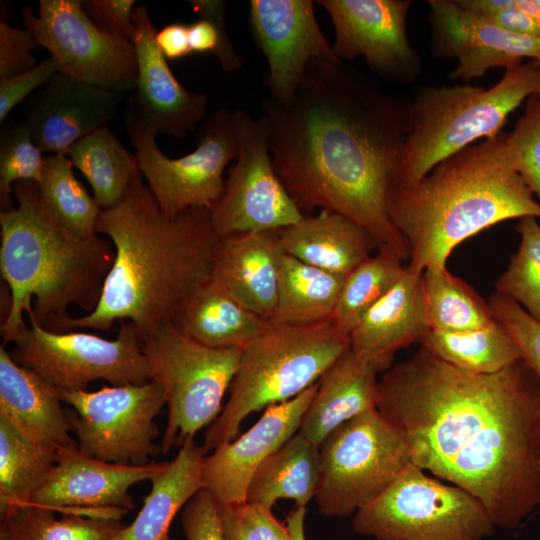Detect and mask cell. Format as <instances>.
Masks as SVG:
<instances>
[{
	"label": "cell",
	"mask_w": 540,
	"mask_h": 540,
	"mask_svg": "<svg viewBox=\"0 0 540 540\" xmlns=\"http://www.w3.org/2000/svg\"><path fill=\"white\" fill-rule=\"evenodd\" d=\"M376 408L412 463L477 498L494 526L515 529L540 506V374L523 359L473 374L420 345L383 372Z\"/></svg>",
	"instance_id": "obj_1"
},
{
	"label": "cell",
	"mask_w": 540,
	"mask_h": 540,
	"mask_svg": "<svg viewBox=\"0 0 540 540\" xmlns=\"http://www.w3.org/2000/svg\"><path fill=\"white\" fill-rule=\"evenodd\" d=\"M261 108L277 175L302 211L321 208L365 228L378 248H408L387 213L403 151L407 103L342 61L312 60L286 107Z\"/></svg>",
	"instance_id": "obj_2"
},
{
	"label": "cell",
	"mask_w": 540,
	"mask_h": 540,
	"mask_svg": "<svg viewBox=\"0 0 540 540\" xmlns=\"http://www.w3.org/2000/svg\"><path fill=\"white\" fill-rule=\"evenodd\" d=\"M95 231L109 237L115 249L100 301L91 313L68 317L57 333L107 331L115 321L128 320L142 343L173 324L186 300L210 279L220 240L209 209L165 217L140 170L123 198L101 210Z\"/></svg>",
	"instance_id": "obj_3"
},
{
	"label": "cell",
	"mask_w": 540,
	"mask_h": 540,
	"mask_svg": "<svg viewBox=\"0 0 540 540\" xmlns=\"http://www.w3.org/2000/svg\"><path fill=\"white\" fill-rule=\"evenodd\" d=\"M507 133L472 144L437 164L419 182L394 186L387 213L408 248V265L446 268L452 250L506 220L540 218V203L514 167Z\"/></svg>",
	"instance_id": "obj_4"
},
{
	"label": "cell",
	"mask_w": 540,
	"mask_h": 540,
	"mask_svg": "<svg viewBox=\"0 0 540 540\" xmlns=\"http://www.w3.org/2000/svg\"><path fill=\"white\" fill-rule=\"evenodd\" d=\"M16 207L0 212V271L10 290L1 325L4 344L26 326L24 313L57 333L70 306L94 311L115 259L111 241L97 234L82 238L63 225L44 204L36 182L13 185Z\"/></svg>",
	"instance_id": "obj_5"
},
{
	"label": "cell",
	"mask_w": 540,
	"mask_h": 540,
	"mask_svg": "<svg viewBox=\"0 0 540 540\" xmlns=\"http://www.w3.org/2000/svg\"><path fill=\"white\" fill-rule=\"evenodd\" d=\"M540 94V60L506 69L490 88L468 83L420 87L407 103L406 133L396 187L419 182L437 164L475 141L502 132L509 115Z\"/></svg>",
	"instance_id": "obj_6"
},
{
	"label": "cell",
	"mask_w": 540,
	"mask_h": 540,
	"mask_svg": "<svg viewBox=\"0 0 540 540\" xmlns=\"http://www.w3.org/2000/svg\"><path fill=\"white\" fill-rule=\"evenodd\" d=\"M349 348V338L331 320L306 326L270 323L243 348L229 400L205 433V453L234 440L251 413L291 400L316 384Z\"/></svg>",
	"instance_id": "obj_7"
},
{
	"label": "cell",
	"mask_w": 540,
	"mask_h": 540,
	"mask_svg": "<svg viewBox=\"0 0 540 540\" xmlns=\"http://www.w3.org/2000/svg\"><path fill=\"white\" fill-rule=\"evenodd\" d=\"M150 380L165 393L168 420L161 441L166 454L214 422L238 370L240 348H211L167 324L141 343Z\"/></svg>",
	"instance_id": "obj_8"
},
{
	"label": "cell",
	"mask_w": 540,
	"mask_h": 540,
	"mask_svg": "<svg viewBox=\"0 0 540 540\" xmlns=\"http://www.w3.org/2000/svg\"><path fill=\"white\" fill-rule=\"evenodd\" d=\"M353 528L376 540H483L495 526L477 498L412 463L356 512Z\"/></svg>",
	"instance_id": "obj_9"
},
{
	"label": "cell",
	"mask_w": 540,
	"mask_h": 540,
	"mask_svg": "<svg viewBox=\"0 0 540 540\" xmlns=\"http://www.w3.org/2000/svg\"><path fill=\"white\" fill-rule=\"evenodd\" d=\"M124 125L139 170L165 217L174 219L191 208L212 207L224 188L223 172L238 153L235 111L220 108L205 119L196 131L195 149L177 159L161 151L156 135L130 103Z\"/></svg>",
	"instance_id": "obj_10"
},
{
	"label": "cell",
	"mask_w": 540,
	"mask_h": 540,
	"mask_svg": "<svg viewBox=\"0 0 540 540\" xmlns=\"http://www.w3.org/2000/svg\"><path fill=\"white\" fill-rule=\"evenodd\" d=\"M319 452L321 481L315 498L326 516L357 512L412 464L405 439L376 407L335 428Z\"/></svg>",
	"instance_id": "obj_11"
},
{
	"label": "cell",
	"mask_w": 540,
	"mask_h": 540,
	"mask_svg": "<svg viewBox=\"0 0 540 540\" xmlns=\"http://www.w3.org/2000/svg\"><path fill=\"white\" fill-rule=\"evenodd\" d=\"M13 339L9 352L20 366L65 392L86 390L103 379L113 386L143 384L150 372L134 324L119 321L116 339L84 332L55 333L29 319Z\"/></svg>",
	"instance_id": "obj_12"
},
{
	"label": "cell",
	"mask_w": 540,
	"mask_h": 540,
	"mask_svg": "<svg viewBox=\"0 0 540 540\" xmlns=\"http://www.w3.org/2000/svg\"><path fill=\"white\" fill-rule=\"evenodd\" d=\"M61 400L77 412L68 419L85 454L109 463L144 465L161 451L154 443L159 434L154 419L166 404L159 383L65 392Z\"/></svg>",
	"instance_id": "obj_13"
},
{
	"label": "cell",
	"mask_w": 540,
	"mask_h": 540,
	"mask_svg": "<svg viewBox=\"0 0 540 540\" xmlns=\"http://www.w3.org/2000/svg\"><path fill=\"white\" fill-rule=\"evenodd\" d=\"M21 15L25 29L50 52L58 73L119 93L135 88L133 42L96 27L82 0H40L37 14L26 5Z\"/></svg>",
	"instance_id": "obj_14"
},
{
	"label": "cell",
	"mask_w": 540,
	"mask_h": 540,
	"mask_svg": "<svg viewBox=\"0 0 540 540\" xmlns=\"http://www.w3.org/2000/svg\"><path fill=\"white\" fill-rule=\"evenodd\" d=\"M238 153L224 188L209 209L220 238L280 230L304 217L277 175L269 147V130L261 116L236 110Z\"/></svg>",
	"instance_id": "obj_15"
},
{
	"label": "cell",
	"mask_w": 540,
	"mask_h": 540,
	"mask_svg": "<svg viewBox=\"0 0 540 540\" xmlns=\"http://www.w3.org/2000/svg\"><path fill=\"white\" fill-rule=\"evenodd\" d=\"M332 21L337 58L363 57L379 77L410 84L423 72V61L407 35L410 0H319Z\"/></svg>",
	"instance_id": "obj_16"
},
{
	"label": "cell",
	"mask_w": 540,
	"mask_h": 540,
	"mask_svg": "<svg viewBox=\"0 0 540 540\" xmlns=\"http://www.w3.org/2000/svg\"><path fill=\"white\" fill-rule=\"evenodd\" d=\"M312 0H251L252 38L267 60L264 83L281 106L292 101L312 60L340 61L322 33Z\"/></svg>",
	"instance_id": "obj_17"
},
{
	"label": "cell",
	"mask_w": 540,
	"mask_h": 540,
	"mask_svg": "<svg viewBox=\"0 0 540 540\" xmlns=\"http://www.w3.org/2000/svg\"><path fill=\"white\" fill-rule=\"evenodd\" d=\"M165 464L109 463L85 454L74 442L58 448V458L49 476L25 504L66 514L82 511L88 516L120 520L134 508L129 488L150 480Z\"/></svg>",
	"instance_id": "obj_18"
},
{
	"label": "cell",
	"mask_w": 540,
	"mask_h": 540,
	"mask_svg": "<svg viewBox=\"0 0 540 540\" xmlns=\"http://www.w3.org/2000/svg\"><path fill=\"white\" fill-rule=\"evenodd\" d=\"M431 51L438 59L456 58L450 79L465 83L489 70L524 59L540 60V38L515 34L465 10L456 0H429Z\"/></svg>",
	"instance_id": "obj_19"
},
{
	"label": "cell",
	"mask_w": 540,
	"mask_h": 540,
	"mask_svg": "<svg viewBox=\"0 0 540 540\" xmlns=\"http://www.w3.org/2000/svg\"><path fill=\"white\" fill-rule=\"evenodd\" d=\"M318 382L295 398L269 406L241 436L220 444L205 456L203 489L219 506L240 505L247 500L250 481L263 461L299 430Z\"/></svg>",
	"instance_id": "obj_20"
},
{
	"label": "cell",
	"mask_w": 540,
	"mask_h": 540,
	"mask_svg": "<svg viewBox=\"0 0 540 540\" xmlns=\"http://www.w3.org/2000/svg\"><path fill=\"white\" fill-rule=\"evenodd\" d=\"M137 79L129 102L155 135L185 139L207 115L208 98L185 89L155 41L156 30L145 5L133 10Z\"/></svg>",
	"instance_id": "obj_21"
},
{
	"label": "cell",
	"mask_w": 540,
	"mask_h": 540,
	"mask_svg": "<svg viewBox=\"0 0 540 540\" xmlns=\"http://www.w3.org/2000/svg\"><path fill=\"white\" fill-rule=\"evenodd\" d=\"M122 93L57 73L25 104V122L42 152L66 155L76 141L108 126Z\"/></svg>",
	"instance_id": "obj_22"
},
{
	"label": "cell",
	"mask_w": 540,
	"mask_h": 540,
	"mask_svg": "<svg viewBox=\"0 0 540 540\" xmlns=\"http://www.w3.org/2000/svg\"><path fill=\"white\" fill-rule=\"evenodd\" d=\"M284 253L278 230L220 238L210 278L244 308L270 321Z\"/></svg>",
	"instance_id": "obj_23"
},
{
	"label": "cell",
	"mask_w": 540,
	"mask_h": 540,
	"mask_svg": "<svg viewBox=\"0 0 540 540\" xmlns=\"http://www.w3.org/2000/svg\"><path fill=\"white\" fill-rule=\"evenodd\" d=\"M392 360L347 349L318 381L298 432L319 447L339 425L375 408L378 374L389 369Z\"/></svg>",
	"instance_id": "obj_24"
},
{
	"label": "cell",
	"mask_w": 540,
	"mask_h": 540,
	"mask_svg": "<svg viewBox=\"0 0 540 540\" xmlns=\"http://www.w3.org/2000/svg\"><path fill=\"white\" fill-rule=\"evenodd\" d=\"M431 331L423 272L408 264L395 284L361 317L349 335L350 348L370 357L393 358Z\"/></svg>",
	"instance_id": "obj_25"
},
{
	"label": "cell",
	"mask_w": 540,
	"mask_h": 540,
	"mask_svg": "<svg viewBox=\"0 0 540 540\" xmlns=\"http://www.w3.org/2000/svg\"><path fill=\"white\" fill-rule=\"evenodd\" d=\"M284 252L323 271L348 276L378 249L373 236L349 218L321 209L278 230Z\"/></svg>",
	"instance_id": "obj_26"
},
{
	"label": "cell",
	"mask_w": 540,
	"mask_h": 540,
	"mask_svg": "<svg viewBox=\"0 0 540 540\" xmlns=\"http://www.w3.org/2000/svg\"><path fill=\"white\" fill-rule=\"evenodd\" d=\"M60 393L0 348V414L33 440L55 447L74 443Z\"/></svg>",
	"instance_id": "obj_27"
},
{
	"label": "cell",
	"mask_w": 540,
	"mask_h": 540,
	"mask_svg": "<svg viewBox=\"0 0 540 540\" xmlns=\"http://www.w3.org/2000/svg\"><path fill=\"white\" fill-rule=\"evenodd\" d=\"M205 458L203 446L186 441L176 457L153 476L150 493L134 521L112 540H174L170 525L178 511L201 489Z\"/></svg>",
	"instance_id": "obj_28"
},
{
	"label": "cell",
	"mask_w": 540,
	"mask_h": 540,
	"mask_svg": "<svg viewBox=\"0 0 540 540\" xmlns=\"http://www.w3.org/2000/svg\"><path fill=\"white\" fill-rule=\"evenodd\" d=\"M270 323L244 308L210 278L186 300L173 325L205 346L243 349Z\"/></svg>",
	"instance_id": "obj_29"
},
{
	"label": "cell",
	"mask_w": 540,
	"mask_h": 540,
	"mask_svg": "<svg viewBox=\"0 0 540 540\" xmlns=\"http://www.w3.org/2000/svg\"><path fill=\"white\" fill-rule=\"evenodd\" d=\"M320 481L319 447L297 432L258 467L246 502L271 509L279 499H292L296 507H306L316 497Z\"/></svg>",
	"instance_id": "obj_30"
},
{
	"label": "cell",
	"mask_w": 540,
	"mask_h": 540,
	"mask_svg": "<svg viewBox=\"0 0 540 540\" xmlns=\"http://www.w3.org/2000/svg\"><path fill=\"white\" fill-rule=\"evenodd\" d=\"M345 278L284 253L277 303L270 322L306 326L331 320Z\"/></svg>",
	"instance_id": "obj_31"
},
{
	"label": "cell",
	"mask_w": 540,
	"mask_h": 540,
	"mask_svg": "<svg viewBox=\"0 0 540 540\" xmlns=\"http://www.w3.org/2000/svg\"><path fill=\"white\" fill-rule=\"evenodd\" d=\"M66 155L90 183L102 209L123 198L139 171L137 155L127 150L108 126L76 141Z\"/></svg>",
	"instance_id": "obj_32"
},
{
	"label": "cell",
	"mask_w": 540,
	"mask_h": 540,
	"mask_svg": "<svg viewBox=\"0 0 540 540\" xmlns=\"http://www.w3.org/2000/svg\"><path fill=\"white\" fill-rule=\"evenodd\" d=\"M58 448L33 440L0 414V512L30 501L56 464Z\"/></svg>",
	"instance_id": "obj_33"
},
{
	"label": "cell",
	"mask_w": 540,
	"mask_h": 540,
	"mask_svg": "<svg viewBox=\"0 0 540 540\" xmlns=\"http://www.w3.org/2000/svg\"><path fill=\"white\" fill-rule=\"evenodd\" d=\"M420 345L457 369L473 374L496 373L523 358L515 340L495 319L474 330L430 331Z\"/></svg>",
	"instance_id": "obj_34"
},
{
	"label": "cell",
	"mask_w": 540,
	"mask_h": 540,
	"mask_svg": "<svg viewBox=\"0 0 540 540\" xmlns=\"http://www.w3.org/2000/svg\"><path fill=\"white\" fill-rule=\"evenodd\" d=\"M31 504L10 506L0 512V540H112L125 525L119 520L66 514Z\"/></svg>",
	"instance_id": "obj_35"
},
{
	"label": "cell",
	"mask_w": 540,
	"mask_h": 540,
	"mask_svg": "<svg viewBox=\"0 0 540 540\" xmlns=\"http://www.w3.org/2000/svg\"><path fill=\"white\" fill-rule=\"evenodd\" d=\"M423 291L431 331H468L494 321L488 302L447 267L424 270Z\"/></svg>",
	"instance_id": "obj_36"
},
{
	"label": "cell",
	"mask_w": 540,
	"mask_h": 540,
	"mask_svg": "<svg viewBox=\"0 0 540 540\" xmlns=\"http://www.w3.org/2000/svg\"><path fill=\"white\" fill-rule=\"evenodd\" d=\"M72 161L64 154L45 156L40 196L54 218L82 238L96 235L102 208L75 177Z\"/></svg>",
	"instance_id": "obj_37"
},
{
	"label": "cell",
	"mask_w": 540,
	"mask_h": 540,
	"mask_svg": "<svg viewBox=\"0 0 540 540\" xmlns=\"http://www.w3.org/2000/svg\"><path fill=\"white\" fill-rule=\"evenodd\" d=\"M403 258L390 247H380L375 255L346 276L331 321L344 336L361 317L395 284L404 266Z\"/></svg>",
	"instance_id": "obj_38"
},
{
	"label": "cell",
	"mask_w": 540,
	"mask_h": 540,
	"mask_svg": "<svg viewBox=\"0 0 540 540\" xmlns=\"http://www.w3.org/2000/svg\"><path fill=\"white\" fill-rule=\"evenodd\" d=\"M516 231L521 236L518 250L496 280L495 292L514 300L540 322V224L536 217H522Z\"/></svg>",
	"instance_id": "obj_39"
},
{
	"label": "cell",
	"mask_w": 540,
	"mask_h": 540,
	"mask_svg": "<svg viewBox=\"0 0 540 540\" xmlns=\"http://www.w3.org/2000/svg\"><path fill=\"white\" fill-rule=\"evenodd\" d=\"M35 145L28 124L5 123L0 135V208L8 212L16 207L13 185L19 181H41L45 157Z\"/></svg>",
	"instance_id": "obj_40"
},
{
	"label": "cell",
	"mask_w": 540,
	"mask_h": 540,
	"mask_svg": "<svg viewBox=\"0 0 540 540\" xmlns=\"http://www.w3.org/2000/svg\"><path fill=\"white\" fill-rule=\"evenodd\" d=\"M199 20L189 25L192 52L213 53L225 72H235L244 59L233 47L226 28L227 2L223 0H189Z\"/></svg>",
	"instance_id": "obj_41"
},
{
	"label": "cell",
	"mask_w": 540,
	"mask_h": 540,
	"mask_svg": "<svg viewBox=\"0 0 540 540\" xmlns=\"http://www.w3.org/2000/svg\"><path fill=\"white\" fill-rule=\"evenodd\" d=\"M510 159L531 192L540 197V94L526 100L525 110L507 133Z\"/></svg>",
	"instance_id": "obj_42"
},
{
	"label": "cell",
	"mask_w": 540,
	"mask_h": 540,
	"mask_svg": "<svg viewBox=\"0 0 540 540\" xmlns=\"http://www.w3.org/2000/svg\"><path fill=\"white\" fill-rule=\"evenodd\" d=\"M494 319L512 336L522 352V359L540 374V322L518 303L498 292L488 299Z\"/></svg>",
	"instance_id": "obj_43"
},
{
	"label": "cell",
	"mask_w": 540,
	"mask_h": 540,
	"mask_svg": "<svg viewBox=\"0 0 540 540\" xmlns=\"http://www.w3.org/2000/svg\"><path fill=\"white\" fill-rule=\"evenodd\" d=\"M181 522L187 540H225L220 506L204 489L187 502Z\"/></svg>",
	"instance_id": "obj_44"
},
{
	"label": "cell",
	"mask_w": 540,
	"mask_h": 540,
	"mask_svg": "<svg viewBox=\"0 0 540 540\" xmlns=\"http://www.w3.org/2000/svg\"><path fill=\"white\" fill-rule=\"evenodd\" d=\"M58 73L51 56L44 58L32 69L15 76L0 79V124L3 126L9 113L33 92L43 87Z\"/></svg>",
	"instance_id": "obj_45"
},
{
	"label": "cell",
	"mask_w": 540,
	"mask_h": 540,
	"mask_svg": "<svg viewBox=\"0 0 540 540\" xmlns=\"http://www.w3.org/2000/svg\"><path fill=\"white\" fill-rule=\"evenodd\" d=\"M39 48L26 30L0 20V79L9 78L35 67L32 52Z\"/></svg>",
	"instance_id": "obj_46"
},
{
	"label": "cell",
	"mask_w": 540,
	"mask_h": 540,
	"mask_svg": "<svg viewBox=\"0 0 540 540\" xmlns=\"http://www.w3.org/2000/svg\"><path fill=\"white\" fill-rule=\"evenodd\" d=\"M134 0H82V8L100 30L132 41L136 35L133 22Z\"/></svg>",
	"instance_id": "obj_47"
},
{
	"label": "cell",
	"mask_w": 540,
	"mask_h": 540,
	"mask_svg": "<svg viewBox=\"0 0 540 540\" xmlns=\"http://www.w3.org/2000/svg\"><path fill=\"white\" fill-rule=\"evenodd\" d=\"M236 509L247 540H291L287 526L271 509L248 502L236 505Z\"/></svg>",
	"instance_id": "obj_48"
},
{
	"label": "cell",
	"mask_w": 540,
	"mask_h": 540,
	"mask_svg": "<svg viewBox=\"0 0 540 540\" xmlns=\"http://www.w3.org/2000/svg\"><path fill=\"white\" fill-rule=\"evenodd\" d=\"M496 26L509 32L540 38V26L536 19L525 10L517 6L516 0L510 5L493 14L479 16Z\"/></svg>",
	"instance_id": "obj_49"
},
{
	"label": "cell",
	"mask_w": 540,
	"mask_h": 540,
	"mask_svg": "<svg viewBox=\"0 0 540 540\" xmlns=\"http://www.w3.org/2000/svg\"><path fill=\"white\" fill-rule=\"evenodd\" d=\"M155 41L166 59L177 60L192 53L189 25L171 23L156 32Z\"/></svg>",
	"instance_id": "obj_50"
},
{
	"label": "cell",
	"mask_w": 540,
	"mask_h": 540,
	"mask_svg": "<svg viewBox=\"0 0 540 540\" xmlns=\"http://www.w3.org/2000/svg\"><path fill=\"white\" fill-rule=\"evenodd\" d=\"M225 540H247L237 513L236 505L220 506Z\"/></svg>",
	"instance_id": "obj_51"
},
{
	"label": "cell",
	"mask_w": 540,
	"mask_h": 540,
	"mask_svg": "<svg viewBox=\"0 0 540 540\" xmlns=\"http://www.w3.org/2000/svg\"><path fill=\"white\" fill-rule=\"evenodd\" d=\"M306 507H295L286 519V526L291 540H306L304 522Z\"/></svg>",
	"instance_id": "obj_52"
},
{
	"label": "cell",
	"mask_w": 540,
	"mask_h": 540,
	"mask_svg": "<svg viewBox=\"0 0 540 540\" xmlns=\"http://www.w3.org/2000/svg\"><path fill=\"white\" fill-rule=\"evenodd\" d=\"M516 4L521 9L530 13L540 26V0H516Z\"/></svg>",
	"instance_id": "obj_53"
}]
</instances>
